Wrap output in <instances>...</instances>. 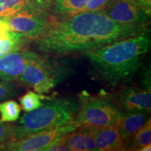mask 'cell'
Listing matches in <instances>:
<instances>
[{"label":"cell","mask_w":151,"mask_h":151,"mask_svg":"<svg viewBox=\"0 0 151 151\" xmlns=\"http://www.w3.org/2000/svg\"><path fill=\"white\" fill-rule=\"evenodd\" d=\"M147 31L148 26L118 23L100 10L54 15L47 29L32 41L41 54L65 57L84 54Z\"/></svg>","instance_id":"6da1fadb"},{"label":"cell","mask_w":151,"mask_h":151,"mask_svg":"<svg viewBox=\"0 0 151 151\" xmlns=\"http://www.w3.org/2000/svg\"><path fill=\"white\" fill-rule=\"evenodd\" d=\"M150 48V32L119 40L84 53L96 78L111 86L133 77Z\"/></svg>","instance_id":"7a4b0ae2"},{"label":"cell","mask_w":151,"mask_h":151,"mask_svg":"<svg viewBox=\"0 0 151 151\" xmlns=\"http://www.w3.org/2000/svg\"><path fill=\"white\" fill-rule=\"evenodd\" d=\"M78 108L79 101L74 99H48V101L39 108L24 113L21 117L19 124H16L11 140L22 139L73 121Z\"/></svg>","instance_id":"3957f363"},{"label":"cell","mask_w":151,"mask_h":151,"mask_svg":"<svg viewBox=\"0 0 151 151\" xmlns=\"http://www.w3.org/2000/svg\"><path fill=\"white\" fill-rule=\"evenodd\" d=\"M70 63L60 57L36 53L18 81L39 94L48 93L72 73Z\"/></svg>","instance_id":"277c9868"},{"label":"cell","mask_w":151,"mask_h":151,"mask_svg":"<svg viewBox=\"0 0 151 151\" xmlns=\"http://www.w3.org/2000/svg\"><path fill=\"white\" fill-rule=\"evenodd\" d=\"M122 115L123 112L109 97L82 93L73 121L79 127L84 125L99 128L117 124Z\"/></svg>","instance_id":"5b68a950"},{"label":"cell","mask_w":151,"mask_h":151,"mask_svg":"<svg viewBox=\"0 0 151 151\" xmlns=\"http://www.w3.org/2000/svg\"><path fill=\"white\" fill-rule=\"evenodd\" d=\"M53 16L51 11V1L46 0L3 19L11 30L22 34L32 41L47 29Z\"/></svg>","instance_id":"8992f818"},{"label":"cell","mask_w":151,"mask_h":151,"mask_svg":"<svg viewBox=\"0 0 151 151\" xmlns=\"http://www.w3.org/2000/svg\"><path fill=\"white\" fill-rule=\"evenodd\" d=\"M79 126L71 121L63 125L46 129L17 140H11L0 144L2 151H41L60 140Z\"/></svg>","instance_id":"52a82bcc"},{"label":"cell","mask_w":151,"mask_h":151,"mask_svg":"<svg viewBox=\"0 0 151 151\" xmlns=\"http://www.w3.org/2000/svg\"><path fill=\"white\" fill-rule=\"evenodd\" d=\"M103 10L120 24L148 26L150 22V13L134 0H111Z\"/></svg>","instance_id":"ba28073f"},{"label":"cell","mask_w":151,"mask_h":151,"mask_svg":"<svg viewBox=\"0 0 151 151\" xmlns=\"http://www.w3.org/2000/svg\"><path fill=\"white\" fill-rule=\"evenodd\" d=\"M122 112L147 111L150 112V90L134 87H126L111 98Z\"/></svg>","instance_id":"9c48e42d"},{"label":"cell","mask_w":151,"mask_h":151,"mask_svg":"<svg viewBox=\"0 0 151 151\" xmlns=\"http://www.w3.org/2000/svg\"><path fill=\"white\" fill-rule=\"evenodd\" d=\"M37 52L27 50H16L0 58V79L4 81H14L24 70V68Z\"/></svg>","instance_id":"30bf717a"},{"label":"cell","mask_w":151,"mask_h":151,"mask_svg":"<svg viewBox=\"0 0 151 151\" xmlns=\"http://www.w3.org/2000/svg\"><path fill=\"white\" fill-rule=\"evenodd\" d=\"M94 138L97 150H126L127 145L122 139L117 124L94 128Z\"/></svg>","instance_id":"8fae6325"},{"label":"cell","mask_w":151,"mask_h":151,"mask_svg":"<svg viewBox=\"0 0 151 151\" xmlns=\"http://www.w3.org/2000/svg\"><path fill=\"white\" fill-rule=\"evenodd\" d=\"M94 128L80 126L62 139L71 151H96Z\"/></svg>","instance_id":"7c38bea8"},{"label":"cell","mask_w":151,"mask_h":151,"mask_svg":"<svg viewBox=\"0 0 151 151\" xmlns=\"http://www.w3.org/2000/svg\"><path fill=\"white\" fill-rule=\"evenodd\" d=\"M149 113L147 111H132L123 113L117 123L122 139L127 145V150L131 138L148 121Z\"/></svg>","instance_id":"4fadbf2b"},{"label":"cell","mask_w":151,"mask_h":151,"mask_svg":"<svg viewBox=\"0 0 151 151\" xmlns=\"http://www.w3.org/2000/svg\"><path fill=\"white\" fill-rule=\"evenodd\" d=\"M46 0H0V18H6Z\"/></svg>","instance_id":"5bb4252c"},{"label":"cell","mask_w":151,"mask_h":151,"mask_svg":"<svg viewBox=\"0 0 151 151\" xmlns=\"http://www.w3.org/2000/svg\"><path fill=\"white\" fill-rule=\"evenodd\" d=\"M88 0H51V11L55 16L81 12Z\"/></svg>","instance_id":"9a60e30c"},{"label":"cell","mask_w":151,"mask_h":151,"mask_svg":"<svg viewBox=\"0 0 151 151\" xmlns=\"http://www.w3.org/2000/svg\"><path fill=\"white\" fill-rule=\"evenodd\" d=\"M31 40L21 33L12 31L10 37L0 39V58L9 52L23 49V47Z\"/></svg>","instance_id":"2e32d148"},{"label":"cell","mask_w":151,"mask_h":151,"mask_svg":"<svg viewBox=\"0 0 151 151\" xmlns=\"http://www.w3.org/2000/svg\"><path fill=\"white\" fill-rule=\"evenodd\" d=\"M148 144H151V121L150 118L131 138L128 150H141V148Z\"/></svg>","instance_id":"e0dca14e"},{"label":"cell","mask_w":151,"mask_h":151,"mask_svg":"<svg viewBox=\"0 0 151 151\" xmlns=\"http://www.w3.org/2000/svg\"><path fill=\"white\" fill-rule=\"evenodd\" d=\"M21 107L14 100H6L0 102L1 122H15L20 117Z\"/></svg>","instance_id":"ac0fdd59"},{"label":"cell","mask_w":151,"mask_h":151,"mask_svg":"<svg viewBox=\"0 0 151 151\" xmlns=\"http://www.w3.org/2000/svg\"><path fill=\"white\" fill-rule=\"evenodd\" d=\"M47 97L43 94L29 90L19 98L21 108L26 113L32 111L43 104V100L47 99Z\"/></svg>","instance_id":"d6986e66"},{"label":"cell","mask_w":151,"mask_h":151,"mask_svg":"<svg viewBox=\"0 0 151 151\" xmlns=\"http://www.w3.org/2000/svg\"><path fill=\"white\" fill-rule=\"evenodd\" d=\"M18 87L13 81H0V102L16 97Z\"/></svg>","instance_id":"ffe728a7"},{"label":"cell","mask_w":151,"mask_h":151,"mask_svg":"<svg viewBox=\"0 0 151 151\" xmlns=\"http://www.w3.org/2000/svg\"><path fill=\"white\" fill-rule=\"evenodd\" d=\"M16 127V124L0 122V144L13 139Z\"/></svg>","instance_id":"44dd1931"},{"label":"cell","mask_w":151,"mask_h":151,"mask_svg":"<svg viewBox=\"0 0 151 151\" xmlns=\"http://www.w3.org/2000/svg\"><path fill=\"white\" fill-rule=\"evenodd\" d=\"M111 0H88L81 12H92L103 10Z\"/></svg>","instance_id":"7402d4cb"},{"label":"cell","mask_w":151,"mask_h":151,"mask_svg":"<svg viewBox=\"0 0 151 151\" xmlns=\"http://www.w3.org/2000/svg\"><path fill=\"white\" fill-rule=\"evenodd\" d=\"M71 151V149L69 148V147L67 146L66 143L62 140V139L58 141L53 144L50 145V146L47 147L46 148L44 149L43 151Z\"/></svg>","instance_id":"603a6c76"},{"label":"cell","mask_w":151,"mask_h":151,"mask_svg":"<svg viewBox=\"0 0 151 151\" xmlns=\"http://www.w3.org/2000/svg\"><path fill=\"white\" fill-rule=\"evenodd\" d=\"M13 30H11L9 24L4 19L0 21V39H6L10 37Z\"/></svg>","instance_id":"cb8c5ba5"},{"label":"cell","mask_w":151,"mask_h":151,"mask_svg":"<svg viewBox=\"0 0 151 151\" xmlns=\"http://www.w3.org/2000/svg\"><path fill=\"white\" fill-rule=\"evenodd\" d=\"M149 13L151 12V0H134Z\"/></svg>","instance_id":"d4e9b609"},{"label":"cell","mask_w":151,"mask_h":151,"mask_svg":"<svg viewBox=\"0 0 151 151\" xmlns=\"http://www.w3.org/2000/svg\"><path fill=\"white\" fill-rule=\"evenodd\" d=\"M151 150V144H148L147 146H144L143 148H141V151H150Z\"/></svg>","instance_id":"484cf974"},{"label":"cell","mask_w":151,"mask_h":151,"mask_svg":"<svg viewBox=\"0 0 151 151\" xmlns=\"http://www.w3.org/2000/svg\"><path fill=\"white\" fill-rule=\"evenodd\" d=\"M2 19H3V18H0V21H1V20H2Z\"/></svg>","instance_id":"4316f807"}]
</instances>
